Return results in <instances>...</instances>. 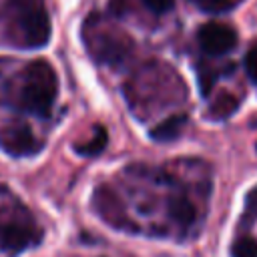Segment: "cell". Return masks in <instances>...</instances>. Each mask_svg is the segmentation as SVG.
<instances>
[{
    "mask_svg": "<svg viewBox=\"0 0 257 257\" xmlns=\"http://www.w3.org/2000/svg\"><path fill=\"white\" fill-rule=\"evenodd\" d=\"M245 72L251 78V82L257 84V46H253L247 54H245Z\"/></svg>",
    "mask_w": 257,
    "mask_h": 257,
    "instance_id": "obj_14",
    "label": "cell"
},
{
    "mask_svg": "<svg viewBox=\"0 0 257 257\" xmlns=\"http://www.w3.org/2000/svg\"><path fill=\"white\" fill-rule=\"evenodd\" d=\"M143 4L153 14H167V12L173 10L175 0H143Z\"/></svg>",
    "mask_w": 257,
    "mask_h": 257,
    "instance_id": "obj_12",
    "label": "cell"
},
{
    "mask_svg": "<svg viewBox=\"0 0 257 257\" xmlns=\"http://www.w3.org/2000/svg\"><path fill=\"white\" fill-rule=\"evenodd\" d=\"M106 143H108V135H106L104 126H94L92 137L88 141L76 145V153L82 155V157H96V155H100L104 151Z\"/></svg>",
    "mask_w": 257,
    "mask_h": 257,
    "instance_id": "obj_9",
    "label": "cell"
},
{
    "mask_svg": "<svg viewBox=\"0 0 257 257\" xmlns=\"http://www.w3.org/2000/svg\"><path fill=\"white\" fill-rule=\"evenodd\" d=\"M84 42L90 56L100 64H118L133 50V42L120 30H108L92 24L90 20L84 26Z\"/></svg>",
    "mask_w": 257,
    "mask_h": 257,
    "instance_id": "obj_4",
    "label": "cell"
},
{
    "mask_svg": "<svg viewBox=\"0 0 257 257\" xmlns=\"http://www.w3.org/2000/svg\"><path fill=\"white\" fill-rule=\"evenodd\" d=\"M191 4H195L199 10L209 12V14H223L233 10L241 0H189Z\"/></svg>",
    "mask_w": 257,
    "mask_h": 257,
    "instance_id": "obj_10",
    "label": "cell"
},
{
    "mask_svg": "<svg viewBox=\"0 0 257 257\" xmlns=\"http://www.w3.org/2000/svg\"><path fill=\"white\" fill-rule=\"evenodd\" d=\"M235 100H233V96L231 94H227V92H223L221 96H219V100L211 106V110L213 112H221V114H229V112H233L235 110Z\"/></svg>",
    "mask_w": 257,
    "mask_h": 257,
    "instance_id": "obj_13",
    "label": "cell"
},
{
    "mask_svg": "<svg viewBox=\"0 0 257 257\" xmlns=\"http://www.w3.org/2000/svg\"><path fill=\"white\" fill-rule=\"evenodd\" d=\"M187 122V114H171L169 118H165L163 122H159L153 131H151V139L157 141V143H169V141H175L183 126Z\"/></svg>",
    "mask_w": 257,
    "mask_h": 257,
    "instance_id": "obj_8",
    "label": "cell"
},
{
    "mask_svg": "<svg viewBox=\"0 0 257 257\" xmlns=\"http://www.w3.org/2000/svg\"><path fill=\"white\" fill-rule=\"evenodd\" d=\"M42 237L40 227L24 209H10L0 217V249L6 253H20L36 245Z\"/></svg>",
    "mask_w": 257,
    "mask_h": 257,
    "instance_id": "obj_3",
    "label": "cell"
},
{
    "mask_svg": "<svg viewBox=\"0 0 257 257\" xmlns=\"http://www.w3.org/2000/svg\"><path fill=\"white\" fill-rule=\"evenodd\" d=\"M0 149L14 159L32 157L42 151V143L26 124H10L0 131Z\"/></svg>",
    "mask_w": 257,
    "mask_h": 257,
    "instance_id": "obj_6",
    "label": "cell"
},
{
    "mask_svg": "<svg viewBox=\"0 0 257 257\" xmlns=\"http://www.w3.org/2000/svg\"><path fill=\"white\" fill-rule=\"evenodd\" d=\"M58 96V76L50 62L32 60L22 72L20 84V104L28 112L48 118L52 114Z\"/></svg>",
    "mask_w": 257,
    "mask_h": 257,
    "instance_id": "obj_2",
    "label": "cell"
},
{
    "mask_svg": "<svg viewBox=\"0 0 257 257\" xmlns=\"http://www.w3.org/2000/svg\"><path fill=\"white\" fill-rule=\"evenodd\" d=\"M0 22L4 42L14 48L34 50L50 42L52 24L44 0H4Z\"/></svg>",
    "mask_w": 257,
    "mask_h": 257,
    "instance_id": "obj_1",
    "label": "cell"
},
{
    "mask_svg": "<svg viewBox=\"0 0 257 257\" xmlns=\"http://www.w3.org/2000/svg\"><path fill=\"white\" fill-rule=\"evenodd\" d=\"M233 257H257V241L251 237H239L231 247Z\"/></svg>",
    "mask_w": 257,
    "mask_h": 257,
    "instance_id": "obj_11",
    "label": "cell"
},
{
    "mask_svg": "<svg viewBox=\"0 0 257 257\" xmlns=\"http://www.w3.org/2000/svg\"><path fill=\"white\" fill-rule=\"evenodd\" d=\"M199 46L211 56H223L237 46V30L223 22H205L197 32Z\"/></svg>",
    "mask_w": 257,
    "mask_h": 257,
    "instance_id": "obj_5",
    "label": "cell"
},
{
    "mask_svg": "<svg viewBox=\"0 0 257 257\" xmlns=\"http://www.w3.org/2000/svg\"><path fill=\"white\" fill-rule=\"evenodd\" d=\"M167 213H169V217H171L179 227H189V225L195 221V217H197L193 203H191L185 195H173V197H169Z\"/></svg>",
    "mask_w": 257,
    "mask_h": 257,
    "instance_id": "obj_7",
    "label": "cell"
}]
</instances>
